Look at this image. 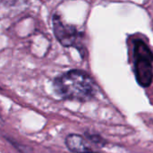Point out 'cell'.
Wrapping results in <instances>:
<instances>
[{
  "label": "cell",
  "instance_id": "cell-1",
  "mask_svg": "<svg viewBox=\"0 0 153 153\" xmlns=\"http://www.w3.org/2000/svg\"><path fill=\"white\" fill-rule=\"evenodd\" d=\"M54 89L62 99L85 102L94 98L98 88L89 74L72 70L55 80Z\"/></svg>",
  "mask_w": 153,
  "mask_h": 153
},
{
  "label": "cell",
  "instance_id": "cell-2",
  "mask_svg": "<svg viewBox=\"0 0 153 153\" xmlns=\"http://www.w3.org/2000/svg\"><path fill=\"white\" fill-rule=\"evenodd\" d=\"M134 71L137 82L149 87L153 79V54L146 43L137 39L134 43Z\"/></svg>",
  "mask_w": 153,
  "mask_h": 153
},
{
  "label": "cell",
  "instance_id": "cell-3",
  "mask_svg": "<svg viewBox=\"0 0 153 153\" xmlns=\"http://www.w3.org/2000/svg\"><path fill=\"white\" fill-rule=\"evenodd\" d=\"M53 27L56 39L63 46L74 47L81 51V49L82 48V36L76 30L75 27L64 23L57 14L53 17Z\"/></svg>",
  "mask_w": 153,
  "mask_h": 153
},
{
  "label": "cell",
  "instance_id": "cell-4",
  "mask_svg": "<svg viewBox=\"0 0 153 153\" xmlns=\"http://www.w3.org/2000/svg\"><path fill=\"white\" fill-rule=\"evenodd\" d=\"M65 144L69 151L74 153H98L79 134H69L65 138Z\"/></svg>",
  "mask_w": 153,
  "mask_h": 153
}]
</instances>
